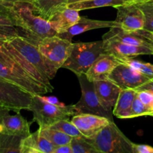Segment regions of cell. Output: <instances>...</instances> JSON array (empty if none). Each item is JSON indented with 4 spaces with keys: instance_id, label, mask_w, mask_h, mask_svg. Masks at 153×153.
Wrapping results in <instances>:
<instances>
[{
    "instance_id": "obj_1",
    "label": "cell",
    "mask_w": 153,
    "mask_h": 153,
    "mask_svg": "<svg viewBox=\"0 0 153 153\" xmlns=\"http://www.w3.org/2000/svg\"><path fill=\"white\" fill-rule=\"evenodd\" d=\"M17 18L19 28L25 38L37 46L41 40L56 35L49 20L36 14L35 7L31 1H7Z\"/></svg>"
},
{
    "instance_id": "obj_2",
    "label": "cell",
    "mask_w": 153,
    "mask_h": 153,
    "mask_svg": "<svg viewBox=\"0 0 153 153\" xmlns=\"http://www.w3.org/2000/svg\"><path fill=\"white\" fill-rule=\"evenodd\" d=\"M2 47V46H1ZM0 48V76L34 95L49 93L46 86L28 74Z\"/></svg>"
},
{
    "instance_id": "obj_3",
    "label": "cell",
    "mask_w": 153,
    "mask_h": 153,
    "mask_svg": "<svg viewBox=\"0 0 153 153\" xmlns=\"http://www.w3.org/2000/svg\"><path fill=\"white\" fill-rule=\"evenodd\" d=\"M103 43V40L73 43L70 55L61 68L67 69L76 76L85 74L97 58L105 52Z\"/></svg>"
},
{
    "instance_id": "obj_4",
    "label": "cell",
    "mask_w": 153,
    "mask_h": 153,
    "mask_svg": "<svg viewBox=\"0 0 153 153\" xmlns=\"http://www.w3.org/2000/svg\"><path fill=\"white\" fill-rule=\"evenodd\" d=\"M11 45L30 66L39 72L46 80L55 78L58 69L41 54L37 46L21 36L7 37L4 40Z\"/></svg>"
},
{
    "instance_id": "obj_5",
    "label": "cell",
    "mask_w": 153,
    "mask_h": 153,
    "mask_svg": "<svg viewBox=\"0 0 153 153\" xmlns=\"http://www.w3.org/2000/svg\"><path fill=\"white\" fill-rule=\"evenodd\" d=\"M99 153H133V144L114 123L110 121L97 135L87 138Z\"/></svg>"
},
{
    "instance_id": "obj_6",
    "label": "cell",
    "mask_w": 153,
    "mask_h": 153,
    "mask_svg": "<svg viewBox=\"0 0 153 153\" xmlns=\"http://www.w3.org/2000/svg\"><path fill=\"white\" fill-rule=\"evenodd\" d=\"M28 111L32 112V122H36L39 128L49 127L61 120H69L76 115L73 106L60 107L43 101L39 95L32 97Z\"/></svg>"
},
{
    "instance_id": "obj_7",
    "label": "cell",
    "mask_w": 153,
    "mask_h": 153,
    "mask_svg": "<svg viewBox=\"0 0 153 153\" xmlns=\"http://www.w3.org/2000/svg\"><path fill=\"white\" fill-rule=\"evenodd\" d=\"M82 90V97L75 105H72L73 111L76 114H91L113 120V113L106 111L100 103L94 90V82L88 79L86 75L77 76Z\"/></svg>"
},
{
    "instance_id": "obj_8",
    "label": "cell",
    "mask_w": 153,
    "mask_h": 153,
    "mask_svg": "<svg viewBox=\"0 0 153 153\" xmlns=\"http://www.w3.org/2000/svg\"><path fill=\"white\" fill-rule=\"evenodd\" d=\"M33 95L0 76V108L15 112L28 110Z\"/></svg>"
},
{
    "instance_id": "obj_9",
    "label": "cell",
    "mask_w": 153,
    "mask_h": 153,
    "mask_svg": "<svg viewBox=\"0 0 153 153\" xmlns=\"http://www.w3.org/2000/svg\"><path fill=\"white\" fill-rule=\"evenodd\" d=\"M72 44L73 43L71 41L56 34L45 37L40 40L37 48L42 55L59 70L70 55Z\"/></svg>"
},
{
    "instance_id": "obj_10",
    "label": "cell",
    "mask_w": 153,
    "mask_h": 153,
    "mask_svg": "<svg viewBox=\"0 0 153 153\" xmlns=\"http://www.w3.org/2000/svg\"><path fill=\"white\" fill-rule=\"evenodd\" d=\"M108 79L122 90H135L152 78L145 76L128 64L121 62L112 70Z\"/></svg>"
},
{
    "instance_id": "obj_11",
    "label": "cell",
    "mask_w": 153,
    "mask_h": 153,
    "mask_svg": "<svg viewBox=\"0 0 153 153\" xmlns=\"http://www.w3.org/2000/svg\"><path fill=\"white\" fill-rule=\"evenodd\" d=\"M115 8L117 10L115 22L118 27L128 32H134L144 28V14L137 4H126Z\"/></svg>"
},
{
    "instance_id": "obj_12",
    "label": "cell",
    "mask_w": 153,
    "mask_h": 153,
    "mask_svg": "<svg viewBox=\"0 0 153 153\" xmlns=\"http://www.w3.org/2000/svg\"><path fill=\"white\" fill-rule=\"evenodd\" d=\"M71 121L77 127L82 135L87 138H91L97 135L112 120L99 115L80 114L73 116Z\"/></svg>"
},
{
    "instance_id": "obj_13",
    "label": "cell",
    "mask_w": 153,
    "mask_h": 153,
    "mask_svg": "<svg viewBox=\"0 0 153 153\" xmlns=\"http://www.w3.org/2000/svg\"><path fill=\"white\" fill-rule=\"evenodd\" d=\"M10 111L7 108H0V123L4 126L3 133L24 137L31 134V123H28L21 115L20 111L11 115L9 112Z\"/></svg>"
},
{
    "instance_id": "obj_14",
    "label": "cell",
    "mask_w": 153,
    "mask_h": 153,
    "mask_svg": "<svg viewBox=\"0 0 153 153\" xmlns=\"http://www.w3.org/2000/svg\"><path fill=\"white\" fill-rule=\"evenodd\" d=\"M105 52L114 55L120 60L132 58L141 55H153V49L147 46L126 44L114 40H103Z\"/></svg>"
},
{
    "instance_id": "obj_15",
    "label": "cell",
    "mask_w": 153,
    "mask_h": 153,
    "mask_svg": "<svg viewBox=\"0 0 153 153\" xmlns=\"http://www.w3.org/2000/svg\"><path fill=\"white\" fill-rule=\"evenodd\" d=\"M94 90L102 107L108 111L113 113V109L117 102L120 88L108 79L94 81Z\"/></svg>"
},
{
    "instance_id": "obj_16",
    "label": "cell",
    "mask_w": 153,
    "mask_h": 153,
    "mask_svg": "<svg viewBox=\"0 0 153 153\" xmlns=\"http://www.w3.org/2000/svg\"><path fill=\"white\" fill-rule=\"evenodd\" d=\"M121 61L118 58L107 52H103L94 61L89 70L85 73L87 78L91 82L108 79L112 70Z\"/></svg>"
},
{
    "instance_id": "obj_17",
    "label": "cell",
    "mask_w": 153,
    "mask_h": 153,
    "mask_svg": "<svg viewBox=\"0 0 153 153\" xmlns=\"http://www.w3.org/2000/svg\"><path fill=\"white\" fill-rule=\"evenodd\" d=\"M111 27H118L117 23L115 22V20H97V19H88L86 17H81L80 19L75 25H73L70 29L64 33L58 34L57 35L72 42L73 37L78 34H82V33L91 31V30L104 28H110Z\"/></svg>"
},
{
    "instance_id": "obj_18",
    "label": "cell",
    "mask_w": 153,
    "mask_h": 153,
    "mask_svg": "<svg viewBox=\"0 0 153 153\" xmlns=\"http://www.w3.org/2000/svg\"><path fill=\"white\" fill-rule=\"evenodd\" d=\"M79 11L69 7L68 6L57 11L49 19L52 28L57 34L64 33L70 29L73 25L80 19Z\"/></svg>"
},
{
    "instance_id": "obj_19",
    "label": "cell",
    "mask_w": 153,
    "mask_h": 153,
    "mask_svg": "<svg viewBox=\"0 0 153 153\" xmlns=\"http://www.w3.org/2000/svg\"><path fill=\"white\" fill-rule=\"evenodd\" d=\"M55 146L40 134L39 129L22 140L20 153H52Z\"/></svg>"
},
{
    "instance_id": "obj_20",
    "label": "cell",
    "mask_w": 153,
    "mask_h": 153,
    "mask_svg": "<svg viewBox=\"0 0 153 153\" xmlns=\"http://www.w3.org/2000/svg\"><path fill=\"white\" fill-rule=\"evenodd\" d=\"M102 40H114L126 44L152 48V45L140 34L136 32H128L124 31L120 27L110 28V30L102 36Z\"/></svg>"
},
{
    "instance_id": "obj_21",
    "label": "cell",
    "mask_w": 153,
    "mask_h": 153,
    "mask_svg": "<svg viewBox=\"0 0 153 153\" xmlns=\"http://www.w3.org/2000/svg\"><path fill=\"white\" fill-rule=\"evenodd\" d=\"M137 96L134 89L122 90L113 109V114L120 119H128L133 102Z\"/></svg>"
},
{
    "instance_id": "obj_22",
    "label": "cell",
    "mask_w": 153,
    "mask_h": 153,
    "mask_svg": "<svg viewBox=\"0 0 153 153\" xmlns=\"http://www.w3.org/2000/svg\"><path fill=\"white\" fill-rule=\"evenodd\" d=\"M36 13L49 20L57 11L67 7L68 0H34Z\"/></svg>"
},
{
    "instance_id": "obj_23",
    "label": "cell",
    "mask_w": 153,
    "mask_h": 153,
    "mask_svg": "<svg viewBox=\"0 0 153 153\" xmlns=\"http://www.w3.org/2000/svg\"><path fill=\"white\" fill-rule=\"evenodd\" d=\"M125 4V0H86V1L70 4L67 6L79 11V10L97 8V7H108V6L117 7Z\"/></svg>"
},
{
    "instance_id": "obj_24",
    "label": "cell",
    "mask_w": 153,
    "mask_h": 153,
    "mask_svg": "<svg viewBox=\"0 0 153 153\" xmlns=\"http://www.w3.org/2000/svg\"><path fill=\"white\" fill-rule=\"evenodd\" d=\"M39 131L42 136L46 137L55 146L69 144L73 139V137L67 135L65 133L55 129L50 126L39 128Z\"/></svg>"
},
{
    "instance_id": "obj_25",
    "label": "cell",
    "mask_w": 153,
    "mask_h": 153,
    "mask_svg": "<svg viewBox=\"0 0 153 153\" xmlns=\"http://www.w3.org/2000/svg\"><path fill=\"white\" fill-rule=\"evenodd\" d=\"M24 137L1 133L0 153H20V145Z\"/></svg>"
},
{
    "instance_id": "obj_26",
    "label": "cell",
    "mask_w": 153,
    "mask_h": 153,
    "mask_svg": "<svg viewBox=\"0 0 153 153\" xmlns=\"http://www.w3.org/2000/svg\"><path fill=\"white\" fill-rule=\"evenodd\" d=\"M0 26H13L19 28L17 18L7 1H0Z\"/></svg>"
},
{
    "instance_id": "obj_27",
    "label": "cell",
    "mask_w": 153,
    "mask_h": 153,
    "mask_svg": "<svg viewBox=\"0 0 153 153\" xmlns=\"http://www.w3.org/2000/svg\"><path fill=\"white\" fill-rule=\"evenodd\" d=\"M73 153H99L85 136L73 137L70 142Z\"/></svg>"
},
{
    "instance_id": "obj_28",
    "label": "cell",
    "mask_w": 153,
    "mask_h": 153,
    "mask_svg": "<svg viewBox=\"0 0 153 153\" xmlns=\"http://www.w3.org/2000/svg\"><path fill=\"white\" fill-rule=\"evenodd\" d=\"M121 62L128 64L130 67L134 68L137 71L143 73L145 76L153 78V64L150 63H146L144 61H139L134 58H125L120 60Z\"/></svg>"
},
{
    "instance_id": "obj_29",
    "label": "cell",
    "mask_w": 153,
    "mask_h": 153,
    "mask_svg": "<svg viewBox=\"0 0 153 153\" xmlns=\"http://www.w3.org/2000/svg\"><path fill=\"white\" fill-rule=\"evenodd\" d=\"M50 127L62 131L72 137L83 136L74 123L72 121H69V120H61L51 126Z\"/></svg>"
},
{
    "instance_id": "obj_30",
    "label": "cell",
    "mask_w": 153,
    "mask_h": 153,
    "mask_svg": "<svg viewBox=\"0 0 153 153\" xmlns=\"http://www.w3.org/2000/svg\"><path fill=\"white\" fill-rule=\"evenodd\" d=\"M142 116H152L153 117V111L149 107L145 105L136 96L134 102H133L132 107L130 111L128 119L134 117H138Z\"/></svg>"
},
{
    "instance_id": "obj_31",
    "label": "cell",
    "mask_w": 153,
    "mask_h": 153,
    "mask_svg": "<svg viewBox=\"0 0 153 153\" xmlns=\"http://www.w3.org/2000/svg\"><path fill=\"white\" fill-rule=\"evenodd\" d=\"M143 11L145 17L144 29L153 31V0L137 4Z\"/></svg>"
},
{
    "instance_id": "obj_32",
    "label": "cell",
    "mask_w": 153,
    "mask_h": 153,
    "mask_svg": "<svg viewBox=\"0 0 153 153\" xmlns=\"http://www.w3.org/2000/svg\"><path fill=\"white\" fill-rule=\"evenodd\" d=\"M137 96L139 100L147 107L153 111V94L148 91H137Z\"/></svg>"
},
{
    "instance_id": "obj_33",
    "label": "cell",
    "mask_w": 153,
    "mask_h": 153,
    "mask_svg": "<svg viewBox=\"0 0 153 153\" xmlns=\"http://www.w3.org/2000/svg\"><path fill=\"white\" fill-rule=\"evenodd\" d=\"M133 153H153V147L146 144H133Z\"/></svg>"
},
{
    "instance_id": "obj_34",
    "label": "cell",
    "mask_w": 153,
    "mask_h": 153,
    "mask_svg": "<svg viewBox=\"0 0 153 153\" xmlns=\"http://www.w3.org/2000/svg\"><path fill=\"white\" fill-rule=\"evenodd\" d=\"M134 32H136L137 34H140V36L144 37V38L152 45L153 48V31H148V30L143 28V29L138 30V31H134Z\"/></svg>"
},
{
    "instance_id": "obj_35",
    "label": "cell",
    "mask_w": 153,
    "mask_h": 153,
    "mask_svg": "<svg viewBox=\"0 0 153 153\" xmlns=\"http://www.w3.org/2000/svg\"><path fill=\"white\" fill-rule=\"evenodd\" d=\"M39 96H40V97L43 100V101H45L46 102L49 103V104L54 105H58L60 106V107H64V106H66L65 105L63 104L62 102H61L58 100V98L55 97H43V95Z\"/></svg>"
},
{
    "instance_id": "obj_36",
    "label": "cell",
    "mask_w": 153,
    "mask_h": 153,
    "mask_svg": "<svg viewBox=\"0 0 153 153\" xmlns=\"http://www.w3.org/2000/svg\"><path fill=\"white\" fill-rule=\"evenodd\" d=\"M52 153H73V149L70 143H69L62 146H55Z\"/></svg>"
},
{
    "instance_id": "obj_37",
    "label": "cell",
    "mask_w": 153,
    "mask_h": 153,
    "mask_svg": "<svg viewBox=\"0 0 153 153\" xmlns=\"http://www.w3.org/2000/svg\"><path fill=\"white\" fill-rule=\"evenodd\" d=\"M135 90L137 91H150V92H152L153 94V78L152 79H151L149 82H146V83L143 84V85H142L141 86L136 88Z\"/></svg>"
},
{
    "instance_id": "obj_38",
    "label": "cell",
    "mask_w": 153,
    "mask_h": 153,
    "mask_svg": "<svg viewBox=\"0 0 153 153\" xmlns=\"http://www.w3.org/2000/svg\"><path fill=\"white\" fill-rule=\"evenodd\" d=\"M149 1V0H125L126 4H134L146 2V1Z\"/></svg>"
},
{
    "instance_id": "obj_39",
    "label": "cell",
    "mask_w": 153,
    "mask_h": 153,
    "mask_svg": "<svg viewBox=\"0 0 153 153\" xmlns=\"http://www.w3.org/2000/svg\"><path fill=\"white\" fill-rule=\"evenodd\" d=\"M0 1H11V2H13V1H31V2H33L34 1V0H0Z\"/></svg>"
},
{
    "instance_id": "obj_40",
    "label": "cell",
    "mask_w": 153,
    "mask_h": 153,
    "mask_svg": "<svg viewBox=\"0 0 153 153\" xmlns=\"http://www.w3.org/2000/svg\"><path fill=\"white\" fill-rule=\"evenodd\" d=\"M86 1V0H68V4H73V3H76V2H79V1Z\"/></svg>"
},
{
    "instance_id": "obj_41",
    "label": "cell",
    "mask_w": 153,
    "mask_h": 153,
    "mask_svg": "<svg viewBox=\"0 0 153 153\" xmlns=\"http://www.w3.org/2000/svg\"><path fill=\"white\" fill-rule=\"evenodd\" d=\"M4 40H5V39H4V38H2V37H0V48H1L3 45H4Z\"/></svg>"
},
{
    "instance_id": "obj_42",
    "label": "cell",
    "mask_w": 153,
    "mask_h": 153,
    "mask_svg": "<svg viewBox=\"0 0 153 153\" xmlns=\"http://www.w3.org/2000/svg\"><path fill=\"white\" fill-rule=\"evenodd\" d=\"M3 131H4V126H3L2 124L0 123V134H1V133H2Z\"/></svg>"
}]
</instances>
